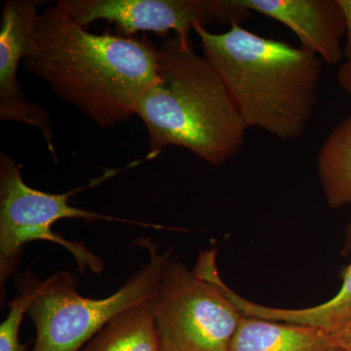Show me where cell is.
Instances as JSON below:
<instances>
[{
	"mask_svg": "<svg viewBox=\"0 0 351 351\" xmlns=\"http://www.w3.org/2000/svg\"><path fill=\"white\" fill-rule=\"evenodd\" d=\"M157 50L156 82L136 110L149 132L147 157L174 145L211 165L228 162L241 151L249 128L225 83L189 38L173 34Z\"/></svg>",
	"mask_w": 351,
	"mask_h": 351,
	"instance_id": "3957f363",
	"label": "cell"
},
{
	"mask_svg": "<svg viewBox=\"0 0 351 351\" xmlns=\"http://www.w3.org/2000/svg\"><path fill=\"white\" fill-rule=\"evenodd\" d=\"M157 60L158 50L147 39L88 32L56 2L39 16L36 45L25 66L108 128L136 115L156 82Z\"/></svg>",
	"mask_w": 351,
	"mask_h": 351,
	"instance_id": "6da1fadb",
	"label": "cell"
},
{
	"mask_svg": "<svg viewBox=\"0 0 351 351\" xmlns=\"http://www.w3.org/2000/svg\"><path fill=\"white\" fill-rule=\"evenodd\" d=\"M316 165L328 206L338 209L351 204V115L330 132Z\"/></svg>",
	"mask_w": 351,
	"mask_h": 351,
	"instance_id": "4fadbf2b",
	"label": "cell"
},
{
	"mask_svg": "<svg viewBox=\"0 0 351 351\" xmlns=\"http://www.w3.org/2000/svg\"><path fill=\"white\" fill-rule=\"evenodd\" d=\"M154 302L161 351H230L243 317L213 278L171 256Z\"/></svg>",
	"mask_w": 351,
	"mask_h": 351,
	"instance_id": "8992f818",
	"label": "cell"
},
{
	"mask_svg": "<svg viewBox=\"0 0 351 351\" xmlns=\"http://www.w3.org/2000/svg\"><path fill=\"white\" fill-rule=\"evenodd\" d=\"M57 3L84 27L106 20L127 36L173 32L189 39L195 25H241L251 18L237 0H60Z\"/></svg>",
	"mask_w": 351,
	"mask_h": 351,
	"instance_id": "52a82bcc",
	"label": "cell"
},
{
	"mask_svg": "<svg viewBox=\"0 0 351 351\" xmlns=\"http://www.w3.org/2000/svg\"><path fill=\"white\" fill-rule=\"evenodd\" d=\"M330 334H331L335 348L343 351H351V320Z\"/></svg>",
	"mask_w": 351,
	"mask_h": 351,
	"instance_id": "9a60e30c",
	"label": "cell"
},
{
	"mask_svg": "<svg viewBox=\"0 0 351 351\" xmlns=\"http://www.w3.org/2000/svg\"><path fill=\"white\" fill-rule=\"evenodd\" d=\"M331 334L319 328L243 315L230 351H332Z\"/></svg>",
	"mask_w": 351,
	"mask_h": 351,
	"instance_id": "30bf717a",
	"label": "cell"
},
{
	"mask_svg": "<svg viewBox=\"0 0 351 351\" xmlns=\"http://www.w3.org/2000/svg\"><path fill=\"white\" fill-rule=\"evenodd\" d=\"M154 299L115 316L82 351H161Z\"/></svg>",
	"mask_w": 351,
	"mask_h": 351,
	"instance_id": "7c38bea8",
	"label": "cell"
},
{
	"mask_svg": "<svg viewBox=\"0 0 351 351\" xmlns=\"http://www.w3.org/2000/svg\"><path fill=\"white\" fill-rule=\"evenodd\" d=\"M249 12L262 14L294 32L300 47L329 64L346 61V22L339 0H237Z\"/></svg>",
	"mask_w": 351,
	"mask_h": 351,
	"instance_id": "9c48e42d",
	"label": "cell"
},
{
	"mask_svg": "<svg viewBox=\"0 0 351 351\" xmlns=\"http://www.w3.org/2000/svg\"><path fill=\"white\" fill-rule=\"evenodd\" d=\"M339 87L346 94L351 95V59L346 60L337 73Z\"/></svg>",
	"mask_w": 351,
	"mask_h": 351,
	"instance_id": "e0dca14e",
	"label": "cell"
},
{
	"mask_svg": "<svg viewBox=\"0 0 351 351\" xmlns=\"http://www.w3.org/2000/svg\"><path fill=\"white\" fill-rule=\"evenodd\" d=\"M193 32L249 129L256 127L284 142L304 135L317 105L322 60L239 23L219 34L197 24Z\"/></svg>",
	"mask_w": 351,
	"mask_h": 351,
	"instance_id": "7a4b0ae2",
	"label": "cell"
},
{
	"mask_svg": "<svg viewBox=\"0 0 351 351\" xmlns=\"http://www.w3.org/2000/svg\"><path fill=\"white\" fill-rule=\"evenodd\" d=\"M120 170H108L86 186L66 193H47L31 188L23 179L20 166L8 154L0 156V278L1 283L17 269L21 253L25 244L32 241L53 242L71 254L80 271L86 270L100 274L105 263L100 257L88 250L80 242L69 241L52 226L63 219H80L87 223L98 219L129 223V225L161 228L154 223H140L131 219L115 218L95 213L93 211L73 207L69 204V196L78 191L98 186Z\"/></svg>",
	"mask_w": 351,
	"mask_h": 351,
	"instance_id": "5b68a950",
	"label": "cell"
},
{
	"mask_svg": "<svg viewBox=\"0 0 351 351\" xmlns=\"http://www.w3.org/2000/svg\"><path fill=\"white\" fill-rule=\"evenodd\" d=\"M339 6L343 10L346 22V38L343 43V53L346 60L351 59V0H339Z\"/></svg>",
	"mask_w": 351,
	"mask_h": 351,
	"instance_id": "2e32d148",
	"label": "cell"
},
{
	"mask_svg": "<svg viewBox=\"0 0 351 351\" xmlns=\"http://www.w3.org/2000/svg\"><path fill=\"white\" fill-rule=\"evenodd\" d=\"M143 246L149 249V262L107 298L80 295L75 277L66 271L40 281L27 313L36 334L31 351H82L115 316L154 298L164 263L171 255L160 253L152 242H143Z\"/></svg>",
	"mask_w": 351,
	"mask_h": 351,
	"instance_id": "277c9868",
	"label": "cell"
},
{
	"mask_svg": "<svg viewBox=\"0 0 351 351\" xmlns=\"http://www.w3.org/2000/svg\"><path fill=\"white\" fill-rule=\"evenodd\" d=\"M40 281L36 278H27L21 294L9 302V313L6 319L0 325V351H25L27 345L20 341V328L27 313L34 295L38 292Z\"/></svg>",
	"mask_w": 351,
	"mask_h": 351,
	"instance_id": "5bb4252c",
	"label": "cell"
},
{
	"mask_svg": "<svg viewBox=\"0 0 351 351\" xmlns=\"http://www.w3.org/2000/svg\"><path fill=\"white\" fill-rule=\"evenodd\" d=\"M332 351H343V350H338V348H335V350H332Z\"/></svg>",
	"mask_w": 351,
	"mask_h": 351,
	"instance_id": "ac0fdd59",
	"label": "cell"
},
{
	"mask_svg": "<svg viewBox=\"0 0 351 351\" xmlns=\"http://www.w3.org/2000/svg\"><path fill=\"white\" fill-rule=\"evenodd\" d=\"M39 2L9 0L2 11L0 29V119L34 126L43 134L55 160L50 117L41 106L25 99L17 71L20 62L29 57L38 38Z\"/></svg>",
	"mask_w": 351,
	"mask_h": 351,
	"instance_id": "ba28073f",
	"label": "cell"
},
{
	"mask_svg": "<svg viewBox=\"0 0 351 351\" xmlns=\"http://www.w3.org/2000/svg\"><path fill=\"white\" fill-rule=\"evenodd\" d=\"M346 239L351 247V221ZM228 295L243 315L306 325L331 332L351 320V263L343 272L339 292L329 301L315 306L301 309L274 308L248 301L232 290L228 291Z\"/></svg>",
	"mask_w": 351,
	"mask_h": 351,
	"instance_id": "8fae6325",
	"label": "cell"
}]
</instances>
